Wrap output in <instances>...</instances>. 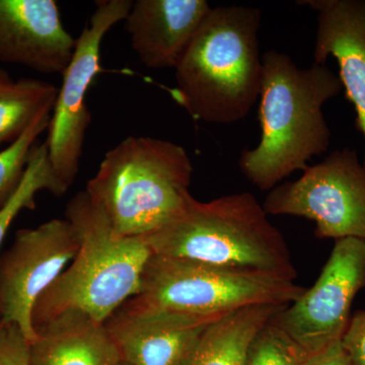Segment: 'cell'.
Here are the masks:
<instances>
[{"instance_id":"3","label":"cell","mask_w":365,"mask_h":365,"mask_svg":"<svg viewBox=\"0 0 365 365\" xmlns=\"http://www.w3.org/2000/svg\"><path fill=\"white\" fill-rule=\"evenodd\" d=\"M64 218L78 234V251L36 302L35 332L66 313L86 314L105 323L138 294L144 269L153 256L144 239L115 235L105 213L86 190L69 200Z\"/></svg>"},{"instance_id":"19","label":"cell","mask_w":365,"mask_h":365,"mask_svg":"<svg viewBox=\"0 0 365 365\" xmlns=\"http://www.w3.org/2000/svg\"><path fill=\"white\" fill-rule=\"evenodd\" d=\"M52 112L53 110L43 112L21 136L0 151V207L20 185L36 140L49 128Z\"/></svg>"},{"instance_id":"18","label":"cell","mask_w":365,"mask_h":365,"mask_svg":"<svg viewBox=\"0 0 365 365\" xmlns=\"http://www.w3.org/2000/svg\"><path fill=\"white\" fill-rule=\"evenodd\" d=\"M44 190L55 196L64 195L67 192L53 170L46 143L34 145L20 185L0 207V248L16 216L25 209L35 208L36 195Z\"/></svg>"},{"instance_id":"5","label":"cell","mask_w":365,"mask_h":365,"mask_svg":"<svg viewBox=\"0 0 365 365\" xmlns=\"http://www.w3.org/2000/svg\"><path fill=\"white\" fill-rule=\"evenodd\" d=\"M144 241L158 256L297 277L284 237L249 192L208 202L192 197L181 215Z\"/></svg>"},{"instance_id":"20","label":"cell","mask_w":365,"mask_h":365,"mask_svg":"<svg viewBox=\"0 0 365 365\" xmlns=\"http://www.w3.org/2000/svg\"><path fill=\"white\" fill-rule=\"evenodd\" d=\"M307 357L272 319L255 338L245 365H304Z\"/></svg>"},{"instance_id":"1","label":"cell","mask_w":365,"mask_h":365,"mask_svg":"<svg viewBox=\"0 0 365 365\" xmlns=\"http://www.w3.org/2000/svg\"><path fill=\"white\" fill-rule=\"evenodd\" d=\"M339 76L326 64L300 68L292 57L270 50L262 55L259 121L261 138L242 151L240 169L254 186L271 191L285 178L304 170L330 146L323 106L339 95Z\"/></svg>"},{"instance_id":"13","label":"cell","mask_w":365,"mask_h":365,"mask_svg":"<svg viewBox=\"0 0 365 365\" xmlns=\"http://www.w3.org/2000/svg\"><path fill=\"white\" fill-rule=\"evenodd\" d=\"M211 9L205 0L133 1L124 20L132 49L148 68H176Z\"/></svg>"},{"instance_id":"15","label":"cell","mask_w":365,"mask_h":365,"mask_svg":"<svg viewBox=\"0 0 365 365\" xmlns=\"http://www.w3.org/2000/svg\"><path fill=\"white\" fill-rule=\"evenodd\" d=\"M30 365H118L119 352L104 323L66 313L36 330Z\"/></svg>"},{"instance_id":"21","label":"cell","mask_w":365,"mask_h":365,"mask_svg":"<svg viewBox=\"0 0 365 365\" xmlns=\"http://www.w3.org/2000/svg\"><path fill=\"white\" fill-rule=\"evenodd\" d=\"M0 365H30V343L18 326L0 321Z\"/></svg>"},{"instance_id":"7","label":"cell","mask_w":365,"mask_h":365,"mask_svg":"<svg viewBox=\"0 0 365 365\" xmlns=\"http://www.w3.org/2000/svg\"><path fill=\"white\" fill-rule=\"evenodd\" d=\"M302 176L269 192L263 203L268 215H290L316 222L319 239L365 242V169L356 153L336 150Z\"/></svg>"},{"instance_id":"6","label":"cell","mask_w":365,"mask_h":365,"mask_svg":"<svg viewBox=\"0 0 365 365\" xmlns=\"http://www.w3.org/2000/svg\"><path fill=\"white\" fill-rule=\"evenodd\" d=\"M307 288L294 281L247 269L153 255L132 297L143 306L198 316H222L254 304L287 306Z\"/></svg>"},{"instance_id":"24","label":"cell","mask_w":365,"mask_h":365,"mask_svg":"<svg viewBox=\"0 0 365 365\" xmlns=\"http://www.w3.org/2000/svg\"><path fill=\"white\" fill-rule=\"evenodd\" d=\"M13 83L14 81L11 78V76L4 68L0 67V90L6 88V86L11 85Z\"/></svg>"},{"instance_id":"25","label":"cell","mask_w":365,"mask_h":365,"mask_svg":"<svg viewBox=\"0 0 365 365\" xmlns=\"http://www.w3.org/2000/svg\"><path fill=\"white\" fill-rule=\"evenodd\" d=\"M118 365H126V364H123V362H122V361H121V362H120V364H118Z\"/></svg>"},{"instance_id":"9","label":"cell","mask_w":365,"mask_h":365,"mask_svg":"<svg viewBox=\"0 0 365 365\" xmlns=\"http://www.w3.org/2000/svg\"><path fill=\"white\" fill-rule=\"evenodd\" d=\"M365 288V242L337 240L316 283L273 318L307 356L342 339Z\"/></svg>"},{"instance_id":"22","label":"cell","mask_w":365,"mask_h":365,"mask_svg":"<svg viewBox=\"0 0 365 365\" xmlns=\"http://www.w3.org/2000/svg\"><path fill=\"white\" fill-rule=\"evenodd\" d=\"M341 344L352 365H365V311L351 317Z\"/></svg>"},{"instance_id":"8","label":"cell","mask_w":365,"mask_h":365,"mask_svg":"<svg viewBox=\"0 0 365 365\" xmlns=\"http://www.w3.org/2000/svg\"><path fill=\"white\" fill-rule=\"evenodd\" d=\"M131 0H101L76 39L73 56L62 73V85L48 128L50 163L57 179L67 190L78 176L91 115L86 93L101 71V47L106 34L126 19Z\"/></svg>"},{"instance_id":"23","label":"cell","mask_w":365,"mask_h":365,"mask_svg":"<svg viewBox=\"0 0 365 365\" xmlns=\"http://www.w3.org/2000/svg\"><path fill=\"white\" fill-rule=\"evenodd\" d=\"M304 365H352L349 357L343 349L341 340L333 343L325 349L309 355Z\"/></svg>"},{"instance_id":"14","label":"cell","mask_w":365,"mask_h":365,"mask_svg":"<svg viewBox=\"0 0 365 365\" xmlns=\"http://www.w3.org/2000/svg\"><path fill=\"white\" fill-rule=\"evenodd\" d=\"M302 6L318 13L314 63L326 64L332 56L347 100L356 112L357 130L365 139V1L307 0ZM365 169V153L364 163Z\"/></svg>"},{"instance_id":"12","label":"cell","mask_w":365,"mask_h":365,"mask_svg":"<svg viewBox=\"0 0 365 365\" xmlns=\"http://www.w3.org/2000/svg\"><path fill=\"white\" fill-rule=\"evenodd\" d=\"M76 45L54 0H0V62L62 74Z\"/></svg>"},{"instance_id":"2","label":"cell","mask_w":365,"mask_h":365,"mask_svg":"<svg viewBox=\"0 0 365 365\" xmlns=\"http://www.w3.org/2000/svg\"><path fill=\"white\" fill-rule=\"evenodd\" d=\"M262 13L245 6L212 7L175 68L172 96L198 121L232 124L260 97Z\"/></svg>"},{"instance_id":"11","label":"cell","mask_w":365,"mask_h":365,"mask_svg":"<svg viewBox=\"0 0 365 365\" xmlns=\"http://www.w3.org/2000/svg\"><path fill=\"white\" fill-rule=\"evenodd\" d=\"M220 317L180 313L129 299L104 324L124 364L181 365Z\"/></svg>"},{"instance_id":"17","label":"cell","mask_w":365,"mask_h":365,"mask_svg":"<svg viewBox=\"0 0 365 365\" xmlns=\"http://www.w3.org/2000/svg\"><path fill=\"white\" fill-rule=\"evenodd\" d=\"M58 90L47 81L21 78L0 90V145L13 143L47 110H53Z\"/></svg>"},{"instance_id":"16","label":"cell","mask_w":365,"mask_h":365,"mask_svg":"<svg viewBox=\"0 0 365 365\" xmlns=\"http://www.w3.org/2000/svg\"><path fill=\"white\" fill-rule=\"evenodd\" d=\"M285 307L254 304L223 314L206 328L181 365L246 364L256 336Z\"/></svg>"},{"instance_id":"4","label":"cell","mask_w":365,"mask_h":365,"mask_svg":"<svg viewBox=\"0 0 365 365\" xmlns=\"http://www.w3.org/2000/svg\"><path fill=\"white\" fill-rule=\"evenodd\" d=\"M193 165L182 146L130 136L106 153L86 192L121 237H148L178 217L192 198Z\"/></svg>"},{"instance_id":"10","label":"cell","mask_w":365,"mask_h":365,"mask_svg":"<svg viewBox=\"0 0 365 365\" xmlns=\"http://www.w3.org/2000/svg\"><path fill=\"white\" fill-rule=\"evenodd\" d=\"M79 240L66 218L16 232L0 257V321L18 326L29 341L37 338L33 326L36 302L73 260Z\"/></svg>"}]
</instances>
